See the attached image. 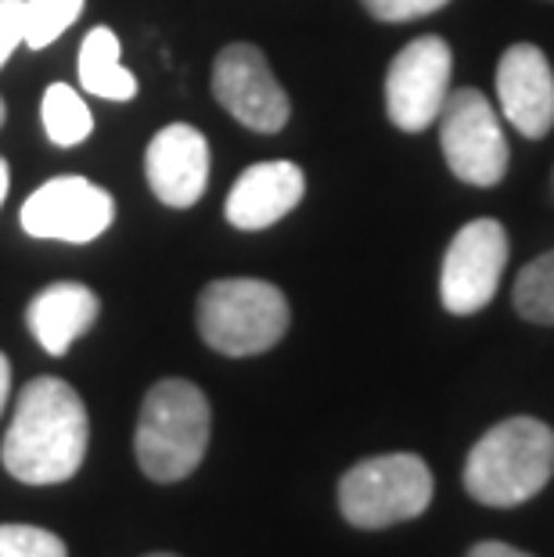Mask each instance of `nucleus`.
<instances>
[{
	"label": "nucleus",
	"instance_id": "nucleus-10",
	"mask_svg": "<svg viewBox=\"0 0 554 557\" xmlns=\"http://www.w3.org/2000/svg\"><path fill=\"white\" fill-rule=\"evenodd\" d=\"M213 94L234 120L256 134H278L292 115L288 94L256 44H231L217 54Z\"/></svg>",
	"mask_w": 554,
	"mask_h": 557
},
{
	"label": "nucleus",
	"instance_id": "nucleus-18",
	"mask_svg": "<svg viewBox=\"0 0 554 557\" xmlns=\"http://www.w3.org/2000/svg\"><path fill=\"white\" fill-rule=\"evenodd\" d=\"M84 11V0H26V44L44 51L73 26Z\"/></svg>",
	"mask_w": 554,
	"mask_h": 557
},
{
	"label": "nucleus",
	"instance_id": "nucleus-21",
	"mask_svg": "<svg viewBox=\"0 0 554 557\" xmlns=\"http://www.w3.org/2000/svg\"><path fill=\"white\" fill-rule=\"evenodd\" d=\"M26 44V0H0V69Z\"/></svg>",
	"mask_w": 554,
	"mask_h": 557
},
{
	"label": "nucleus",
	"instance_id": "nucleus-20",
	"mask_svg": "<svg viewBox=\"0 0 554 557\" xmlns=\"http://www.w3.org/2000/svg\"><path fill=\"white\" fill-rule=\"evenodd\" d=\"M360 4L379 22H415V18H426L432 11L446 8L451 0H360Z\"/></svg>",
	"mask_w": 554,
	"mask_h": 557
},
{
	"label": "nucleus",
	"instance_id": "nucleus-17",
	"mask_svg": "<svg viewBox=\"0 0 554 557\" xmlns=\"http://www.w3.org/2000/svg\"><path fill=\"white\" fill-rule=\"evenodd\" d=\"M512 302L529 324H554V248L522 267Z\"/></svg>",
	"mask_w": 554,
	"mask_h": 557
},
{
	"label": "nucleus",
	"instance_id": "nucleus-19",
	"mask_svg": "<svg viewBox=\"0 0 554 557\" xmlns=\"http://www.w3.org/2000/svg\"><path fill=\"white\" fill-rule=\"evenodd\" d=\"M0 557H69L54 532L37 525H0Z\"/></svg>",
	"mask_w": 554,
	"mask_h": 557
},
{
	"label": "nucleus",
	"instance_id": "nucleus-13",
	"mask_svg": "<svg viewBox=\"0 0 554 557\" xmlns=\"http://www.w3.org/2000/svg\"><path fill=\"white\" fill-rule=\"evenodd\" d=\"M306 195V176L296 162H256L234 181L223 216L238 231H267L285 220Z\"/></svg>",
	"mask_w": 554,
	"mask_h": 557
},
{
	"label": "nucleus",
	"instance_id": "nucleus-7",
	"mask_svg": "<svg viewBox=\"0 0 554 557\" xmlns=\"http://www.w3.org/2000/svg\"><path fill=\"white\" fill-rule=\"evenodd\" d=\"M454 54L443 37H418L393 58L385 76V112L404 134H421L440 120L451 94Z\"/></svg>",
	"mask_w": 554,
	"mask_h": 557
},
{
	"label": "nucleus",
	"instance_id": "nucleus-5",
	"mask_svg": "<svg viewBox=\"0 0 554 557\" xmlns=\"http://www.w3.org/2000/svg\"><path fill=\"white\" fill-rule=\"evenodd\" d=\"M432 471L418 454H382L353 465L338 482V511L357 529H389L426 515Z\"/></svg>",
	"mask_w": 554,
	"mask_h": 557
},
{
	"label": "nucleus",
	"instance_id": "nucleus-16",
	"mask_svg": "<svg viewBox=\"0 0 554 557\" xmlns=\"http://www.w3.org/2000/svg\"><path fill=\"white\" fill-rule=\"evenodd\" d=\"M40 115H44L47 137H51L58 148L79 145V140H87L94 129V115L87 109V101L79 98L69 83H51V87L44 90Z\"/></svg>",
	"mask_w": 554,
	"mask_h": 557
},
{
	"label": "nucleus",
	"instance_id": "nucleus-11",
	"mask_svg": "<svg viewBox=\"0 0 554 557\" xmlns=\"http://www.w3.org/2000/svg\"><path fill=\"white\" fill-rule=\"evenodd\" d=\"M148 187L162 206L192 209L209 184V140L187 123L162 126L145 151Z\"/></svg>",
	"mask_w": 554,
	"mask_h": 557
},
{
	"label": "nucleus",
	"instance_id": "nucleus-22",
	"mask_svg": "<svg viewBox=\"0 0 554 557\" xmlns=\"http://www.w3.org/2000/svg\"><path fill=\"white\" fill-rule=\"evenodd\" d=\"M468 557H533V554H526V550H518V547H508V543H476V547L468 550Z\"/></svg>",
	"mask_w": 554,
	"mask_h": 557
},
{
	"label": "nucleus",
	"instance_id": "nucleus-15",
	"mask_svg": "<svg viewBox=\"0 0 554 557\" xmlns=\"http://www.w3.org/2000/svg\"><path fill=\"white\" fill-rule=\"evenodd\" d=\"M79 83L104 101L137 98V76L120 62V37L109 26H94L79 44Z\"/></svg>",
	"mask_w": 554,
	"mask_h": 557
},
{
	"label": "nucleus",
	"instance_id": "nucleus-9",
	"mask_svg": "<svg viewBox=\"0 0 554 557\" xmlns=\"http://www.w3.org/2000/svg\"><path fill=\"white\" fill-rule=\"evenodd\" d=\"M19 216L33 238L87 245L112 227L115 201L87 176H54L26 198Z\"/></svg>",
	"mask_w": 554,
	"mask_h": 557
},
{
	"label": "nucleus",
	"instance_id": "nucleus-24",
	"mask_svg": "<svg viewBox=\"0 0 554 557\" xmlns=\"http://www.w3.org/2000/svg\"><path fill=\"white\" fill-rule=\"evenodd\" d=\"M8 187H11V170H8V162L0 159V206H4V198H8Z\"/></svg>",
	"mask_w": 554,
	"mask_h": 557
},
{
	"label": "nucleus",
	"instance_id": "nucleus-6",
	"mask_svg": "<svg viewBox=\"0 0 554 557\" xmlns=\"http://www.w3.org/2000/svg\"><path fill=\"white\" fill-rule=\"evenodd\" d=\"M443 159L457 181L471 187H497L508 173V140L490 98L476 87H457L446 94L440 112Z\"/></svg>",
	"mask_w": 554,
	"mask_h": 557
},
{
	"label": "nucleus",
	"instance_id": "nucleus-2",
	"mask_svg": "<svg viewBox=\"0 0 554 557\" xmlns=\"http://www.w3.org/2000/svg\"><path fill=\"white\" fill-rule=\"evenodd\" d=\"M554 479V432L537 418H508L465 460V490L487 507H518Z\"/></svg>",
	"mask_w": 554,
	"mask_h": 557
},
{
	"label": "nucleus",
	"instance_id": "nucleus-14",
	"mask_svg": "<svg viewBox=\"0 0 554 557\" xmlns=\"http://www.w3.org/2000/svg\"><path fill=\"white\" fill-rule=\"evenodd\" d=\"M98 313H101V302L87 284L58 281V284H47L37 299L26 306V324L33 331V338L44 346V352L65 357L69 346L94 327Z\"/></svg>",
	"mask_w": 554,
	"mask_h": 557
},
{
	"label": "nucleus",
	"instance_id": "nucleus-23",
	"mask_svg": "<svg viewBox=\"0 0 554 557\" xmlns=\"http://www.w3.org/2000/svg\"><path fill=\"white\" fill-rule=\"evenodd\" d=\"M8 393H11V363H8L4 352H0V413H4Z\"/></svg>",
	"mask_w": 554,
	"mask_h": 557
},
{
	"label": "nucleus",
	"instance_id": "nucleus-4",
	"mask_svg": "<svg viewBox=\"0 0 554 557\" xmlns=\"http://www.w3.org/2000/svg\"><path fill=\"white\" fill-rule=\"evenodd\" d=\"M288 324V299L270 281L223 277L206 284L198 299V331L223 357H259L285 338Z\"/></svg>",
	"mask_w": 554,
	"mask_h": 557
},
{
	"label": "nucleus",
	"instance_id": "nucleus-25",
	"mask_svg": "<svg viewBox=\"0 0 554 557\" xmlns=\"http://www.w3.org/2000/svg\"><path fill=\"white\" fill-rule=\"evenodd\" d=\"M0 126H4V101H0Z\"/></svg>",
	"mask_w": 554,
	"mask_h": 557
},
{
	"label": "nucleus",
	"instance_id": "nucleus-8",
	"mask_svg": "<svg viewBox=\"0 0 554 557\" xmlns=\"http://www.w3.org/2000/svg\"><path fill=\"white\" fill-rule=\"evenodd\" d=\"M508 263V231L497 220H471L454 234L443 256L440 299L446 313L471 317L487 310Z\"/></svg>",
	"mask_w": 554,
	"mask_h": 557
},
{
	"label": "nucleus",
	"instance_id": "nucleus-26",
	"mask_svg": "<svg viewBox=\"0 0 554 557\" xmlns=\"http://www.w3.org/2000/svg\"><path fill=\"white\" fill-rule=\"evenodd\" d=\"M148 557H176V554H148Z\"/></svg>",
	"mask_w": 554,
	"mask_h": 557
},
{
	"label": "nucleus",
	"instance_id": "nucleus-12",
	"mask_svg": "<svg viewBox=\"0 0 554 557\" xmlns=\"http://www.w3.org/2000/svg\"><path fill=\"white\" fill-rule=\"evenodd\" d=\"M501 112L529 140L554 129V73L537 44H512L497 65Z\"/></svg>",
	"mask_w": 554,
	"mask_h": 557
},
{
	"label": "nucleus",
	"instance_id": "nucleus-3",
	"mask_svg": "<svg viewBox=\"0 0 554 557\" xmlns=\"http://www.w3.org/2000/svg\"><path fill=\"white\" fill-rule=\"evenodd\" d=\"M213 413L198 385L184 377H167L151 385L137 418L134 454L151 482H181L202 465L209 449Z\"/></svg>",
	"mask_w": 554,
	"mask_h": 557
},
{
	"label": "nucleus",
	"instance_id": "nucleus-1",
	"mask_svg": "<svg viewBox=\"0 0 554 557\" xmlns=\"http://www.w3.org/2000/svg\"><path fill=\"white\" fill-rule=\"evenodd\" d=\"M87 407L62 377H33L22 388L15 421L4 435V468L26 485L69 482L87 457Z\"/></svg>",
	"mask_w": 554,
	"mask_h": 557
}]
</instances>
